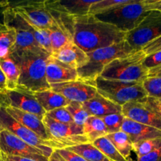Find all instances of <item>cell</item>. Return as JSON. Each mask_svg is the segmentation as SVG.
Wrapping results in <instances>:
<instances>
[{
	"label": "cell",
	"instance_id": "ba28073f",
	"mask_svg": "<svg viewBox=\"0 0 161 161\" xmlns=\"http://www.w3.org/2000/svg\"><path fill=\"white\" fill-rule=\"evenodd\" d=\"M9 6L14 8L30 25L39 29L49 30L53 27L58 26L47 6L46 1H20L9 3Z\"/></svg>",
	"mask_w": 161,
	"mask_h": 161
},
{
	"label": "cell",
	"instance_id": "c3c4849f",
	"mask_svg": "<svg viewBox=\"0 0 161 161\" xmlns=\"http://www.w3.org/2000/svg\"><path fill=\"white\" fill-rule=\"evenodd\" d=\"M2 25H3V24H2V25H0V27H1V26H2Z\"/></svg>",
	"mask_w": 161,
	"mask_h": 161
},
{
	"label": "cell",
	"instance_id": "277c9868",
	"mask_svg": "<svg viewBox=\"0 0 161 161\" xmlns=\"http://www.w3.org/2000/svg\"><path fill=\"white\" fill-rule=\"evenodd\" d=\"M135 50L127 41L124 40L119 43L87 53V63L77 69L78 80L95 86L96 79L100 76L107 64L113 60L127 56Z\"/></svg>",
	"mask_w": 161,
	"mask_h": 161
},
{
	"label": "cell",
	"instance_id": "4dcf8cb0",
	"mask_svg": "<svg viewBox=\"0 0 161 161\" xmlns=\"http://www.w3.org/2000/svg\"><path fill=\"white\" fill-rule=\"evenodd\" d=\"M65 108L69 111V113H70L73 122L77 125L83 126V127L90 115L84 109L83 104L80 103V102H70V103Z\"/></svg>",
	"mask_w": 161,
	"mask_h": 161
},
{
	"label": "cell",
	"instance_id": "60d3db41",
	"mask_svg": "<svg viewBox=\"0 0 161 161\" xmlns=\"http://www.w3.org/2000/svg\"><path fill=\"white\" fill-rule=\"evenodd\" d=\"M0 157L3 159V161H36L31 160V159L24 158V157H15V156H9L5 155V154L0 153Z\"/></svg>",
	"mask_w": 161,
	"mask_h": 161
},
{
	"label": "cell",
	"instance_id": "603a6c76",
	"mask_svg": "<svg viewBox=\"0 0 161 161\" xmlns=\"http://www.w3.org/2000/svg\"><path fill=\"white\" fill-rule=\"evenodd\" d=\"M83 134L90 143L108 135V130L102 118L90 116L83 125Z\"/></svg>",
	"mask_w": 161,
	"mask_h": 161
},
{
	"label": "cell",
	"instance_id": "d6986e66",
	"mask_svg": "<svg viewBox=\"0 0 161 161\" xmlns=\"http://www.w3.org/2000/svg\"><path fill=\"white\" fill-rule=\"evenodd\" d=\"M82 104L90 116L100 118L113 113H120L122 111V107L102 97L98 93L93 98Z\"/></svg>",
	"mask_w": 161,
	"mask_h": 161
},
{
	"label": "cell",
	"instance_id": "d6a6232c",
	"mask_svg": "<svg viewBox=\"0 0 161 161\" xmlns=\"http://www.w3.org/2000/svg\"><path fill=\"white\" fill-rule=\"evenodd\" d=\"M102 119L106 127L108 134H113L121 130L124 116L121 113H113V114L103 116Z\"/></svg>",
	"mask_w": 161,
	"mask_h": 161
},
{
	"label": "cell",
	"instance_id": "3957f363",
	"mask_svg": "<svg viewBox=\"0 0 161 161\" xmlns=\"http://www.w3.org/2000/svg\"><path fill=\"white\" fill-rule=\"evenodd\" d=\"M146 57L142 50H138L113 60L105 66L99 77L105 80L142 83L149 75V69L143 65Z\"/></svg>",
	"mask_w": 161,
	"mask_h": 161
},
{
	"label": "cell",
	"instance_id": "d590c367",
	"mask_svg": "<svg viewBox=\"0 0 161 161\" xmlns=\"http://www.w3.org/2000/svg\"><path fill=\"white\" fill-rule=\"evenodd\" d=\"M141 102H142L150 109H152L157 114V116L161 119V99L146 97V98L142 100Z\"/></svg>",
	"mask_w": 161,
	"mask_h": 161
},
{
	"label": "cell",
	"instance_id": "f546056e",
	"mask_svg": "<svg viewBox=\"0 0 161 161\" xmlns=\"http://www.w3.org/2000/svg\"><path fill=\"white\" fill-rule=\"evenodd\" d=\"M160 146L161 138H152V139L143 140V141L132 144V149L137 155V157L139 158L153 152Z\"/></svg>",
	"mask_w": 161,
	"mask_h": 161
},
{
	"label": "cell",
	"instance_id": "ac0fdd59",
	"mask_svg": "<svg viewBox=\"0 0 161 161\" xmlns=\"http://www.w3.org/2000/svg\"><path fill=\"white\" fill-rule=\"evenodd\" d=\"M51 56L64 64L72 66L76 70L83 67L88 61L87 53L77 47L73 42H69L65 47L53 52Z\"/></svg>",
	"mask_w": 161,
	"mask_h": 161
},
{
	"label": "cell",
	"instance_id": "44dd1931",
	"mask_svg": "<svg viewBox=\"0 0 161 161\" xmlns=\"http://www.w3.org/2000/svg\"><path fill=\"white\" fill-rule=\"evenodd\" d=\"M55 5L69 17L83 16L89 14L90 7L96 0H53Z\"/></svg>",
	"mask_w": 161,
	"mask_h": 161
},
{
	"label": "cell",
	"instance_id": "ab89813d",
	"mask_svg": "<svg viewBox=\"0 0 161 161\" xmlns=\"http://www.w3.org/2000/svg\"><path fill=\"white\" fill-rule=\"evenodd\" d=\"M146 11H157L161 14V0H142Z\"/></svg>",
	"mask_w": 161,
	"mask_h": 161
},
{
	"label": "cell",
	"instance_id": "e0dca14e",
	"mask_svg": "<svg viewBox=\"0 0 161 161\" xmlns=\"http://www.w3.org/2000/svg\"><path fill=\"white\" fill-rule=\"evenodd\" d=\"M121 130L127 135L132 144L152 138H161V130L124 117Z\"/></svg>",
	"mask_w": 161,
	"mask_h": 161
},
{
	"label": "cell",
	"instance_id": "bcb514c9",
	"mask_svg": "<svg viewBox=\"0 0 161 161\" xmlns=\"http://www.w3.org/2000/svg\"><path fill=\"white\" fill-rule=\"evenodd\" d=\"M9 2L8 1H0V8L3 7H6V6H9Z\"/></svg>",
	"mask_w": 161,
	"mask_h": 161
},
{
	"label": "cell",
	"instance_id": "cb8c5ba5",
	"mask_svg": "<svg viewBox=\"0 0 161 161\" xmlns=\"http://www.w3.org/2000/svg\"><path fill=\"white\" fill-rule=\"evenodd\" d=\"M83 157L86 161H110L92 143L86 142L65 148Z\"/></svg>",
	"mask_w": 161,
	"mask_h": 161
},
{
	"label": "cell",
	"instance_id": "7bdbcfd3",
	"mask_svg": "<svg viewBox=\"0 0 161 161\" xmlns=\"http://www.w3.org/2000/svg\"><path fill=\"white\" fill-rule=\"evenodd\" d=\"M6 90V77H5L4 73L0 67V91H4Z\"/></svg>",
	"mask_w": 161,
	"mask_h": 161
},
{
	"label": "cell",
	"instance_id": "7dc6e473",
	"mask_svg": "<svg viewBox=\"0 0 161 161\" xmlns=\"http://www.w3.org/2000/svg\"><path fill=\"white\" fill-rule=\"evenodd\" d=\"M0 161H3V159L1 158V157H0Z\"/></svg>",
	"mask_w": 161,
	"mask_h": 161
},
{
	"label": "cell",
	"instance_id": "681fc988",
	"mask_svg": "<svg viewBox=\"0 0 161 161\" xmlns=\"http://www.w3.org/2000/svg\"><path fill=\"white\" fill-rule=\"evenodd\" d=\"M1 92H2V91H0V93H1Z\"/></svg>",
	"mask_w": 161,
	"mask_h": 161
},
{
	"label": "cell",
	"instance_id": "836d02e7",
	"mask_svg": "<svg viewBox=\"0 0 161 161\" xmlns=\"http://www.w3.org/2000/svg\"><path fill=\"white\" fill-rule=\"evenodd\" d=\"M46 116L58 123H62V124L73 123L72 116H71L69 111L66 109L65 107L58 108L48 112V113H46Z\"/></svg>",
	"mask_w": 161,
	"mask_h": 161
},
{
	"label": "cell",
	"instance_id": "f1b7e54d",
	"mask_svg": "<svg viewBox=\"0 0 161 161\" xmlns=\"http://www.w3.org/2000/svg\"><path fill=\"white\" fill-rule=\"evenodd\" d=\"M131 0H96L90 7L89 14L92 15L102 14L122 5L130 3Z\"/></svg>",
	"mask_w": 161,
	"mask_h": 161
},
{
	"label": "cell",
	"instance_id": "484cf974",
	"mask_svg": "<svg viewBox=\"0 0 161 161\" xmlns=\"http://www.w3.org/2000/svg\"><path fill=\"white\" fill-rule=\"evenodd\" d=\"M47 31L49 32L50 42H51L52 53L65 47L69 42H73L72 35L67 30L61 27H53Z\"/></svg>",
	"mask_w": 161,
	"mask_h": 161
},
{
	"label": "cell",
	"instance_id": "d4e9b609",
	"mask_svg": "<svg viewBox=\"0 0 161 161\" xmlns=\"http://www.w3.org/2000/svg\"><path fill=\"white\" fill-rule=\"evenodd\" d=\"M106 138L112 142L114 147L117 149L118 152L124 157L127 160H129L132 149V142L126 133L122 130L113 134H108Z\"/></svg>",
	"mask_w": 161,
	"mask_h": 161
},
{
	"label": "cell",
	"instance_id": "30bf717a",
	"mask_svg": "<svg viewBox=\"0 0 161 161\" xmlns=\"http://www.w3.org/2000/svg\"><path fill=\"white\" fill-rule=\"evenodd\" d=\"M3 130L11 132L28 145L37 149L47 158H49L52 153L54 151V148L50 143L43 141L34 132L17 122L10 115H9L5 108L1 107L0 108V131Z\"/></svg>",
	"mask_w": 161,
	"mask_h": 161
},
{
	"label": "cell",
	"instance_id": "ffe728a7",
	"mask_svg": "<svg viewBox=\"0 0 161 161\" xmlns=\"http://www.w3.org/2000/svg\"><path fill=\"white\" fill-rule=\"evenodd\" d=\"M39 105L45 110L46 113L58 108L66 107L70 102L61 94L52 91L51 90L33 93Z\"/></svg>",
	"mask_w": 161,
	"mask_h": 161
},
{
	"label": "cell",
	"instance_id": "2e32d148",
	"mask_svg": "<svg viewBox=\"0 0 161 161\" xmlns=\"http://www.w3.org/2000/svg\"><path fill=\"white\" fill-rule=\"evenodd\" d=\"M46 75L47 83L50 85L78 80L76 69L55 59L51 55L47 61Z\"/></svg>",
	"mask_w": 161,
	"mask_h": 161
},
{
	"label": "cell",
	"instance_id": "7c38bea8",
	"mask_svg": "<svg viewBox=\"0 0 161 161\" xmlns=\"http://www.w3.org/2000/svg\"><path fill=\"white\" fill-rule=\"evenodd\" d=\"M0 153L36 161H48L40 151L6 130L0 131Z\"/></svg>",
	"mask_w": 161,
	"mask_h": 161
},
{
	"label": "cell",
	"instance_id": "f35d334b",
	"mask_svg": "<svg viewBox=\"0 0 161 161\" xmlns=\"http://www.w3.org/2000/svg\"><path fill=\"white\" fill-rule=\"evenodd\" d=\"M137 161H161V146L147 155L138 158Z\"/></svg>",
	"mask_w": 161,
	"mask_h": 161
},
{
	"label": "cell",
	"instance_id": "4316f807",
	"mask_svg": "<svg viewBox=\"0 0 161 161\" xmlns=\"http://www.w3.org/2000/svg\"><path fill=\"white\" fill-rule=\"evenodd\" d=\"M16 42L15 30L4 25L0 27V58L9 56Z\"/></svg>",
	"mask_w": 161,
	"mask_h": 161
},
{
	"label": "cell",
	"instance_id": "5bb4252c",
	"mask_svg": "<svg viewBox=\"0 0 161 161\" xmlns=\"http://www.w3.org/2000/svg\"><path fill=\"white\" fill-rule=\"evenodd\" d=\"M121 113L125 118L161 130V119L142 102H130L122 106Z\"/></svg>",
	"mask_w": 161,
	"mask_h": 161
},
{
	"label": "cell",
	"instance_id": "6da1fadb",
	"mask_svg": "<svg viewBox=\"0 0 161 161\" xmlns=\"http://www.w3.org/2000/svg\"><path fill=\"white\" fill-rule=\"evenodd\" d=\"M73 42L85 53L124 41L127 33L98 20L92 14L72 17Z\"/></svg>",
	"mask_w": 161,
	"mask_h": 161
},
{
	"label": "cell",
	"instance_id": "52a82bcc",
	"mask_svg": "<svg viewBox=\"0 0 161 161\" xmlns=\"http://www.w3.org/2000/svg\"><path fill=\"white\" fill-rule=\"evenodd\" d=\"M42 122L50 134L51 141L58 146V149L89 142L83 134V126L77 125L74 122L58 123L47 116H44Z\"/></svg>",
	"mask_w": 161,
	"mask_h": 161
},
{
	"label": "cell",
	"instance_id": "ee69618b",
	"mask_svg": "<svg viewBox=\"0 0 161 161\" xmlns=\"http://www.w3.org/2000/svg\"><path fill=\"white\" fill-rule=\"evenodd\" d=\"M48 161H66L62 158L56 151H53L50 157L48 158Z\"/></svg>",
	"mask_w": 161,
	"mask_h": 161
},
{
	"label": "cell",
	"instance_id": "8992f818",
	"mask_svg": "<svg viewBox=\"0 0 161 161\" xmlns=\"http://www.w3.org/2000/svg\"><path fill=\"white\" fill-rule=\"evenodd\" d=\"M97 93L122 107L130 102H138L148 97L142 83H128L118 80H105L97 77L95 80Z\"/></svg>",
	"mask_w": 161,
	"mask_h": 161
},
{
	"label": "cell",
	"instance_id": "5b68a950",
	"mask_svg": "<svg viewBox=\"0 0 161 161\" xmlns=\"http://www.w3.org/2000/svg\"><path fill=\"white\" fill-rule=\"evenodd\" d=\"M149 14V11L145 9L142 0H131L127 4L94 16L119 31L128 33L135 29Z\"/></svg>",
	"mask_w": 161,
	"mask_h": 161
},
{
	"label": "cell",
	"instance_id": "f907efd6",
	"mask_svg": "<svg viewBox=\"0 0 161 161\" xmlns=\"http://www.w3.org/2000/svg\"><path fill=\"white\" fill-rule=\"evenodd\" d=\"M0 108H1V106H0Z\"/></svg>",
	"mask_w": 161,
	"mask_h": 161
},
{
	"label": "cell",
	"instance_id": "b9f144b4",
	"mask_svg": "<svg viewBox=\"0 0 161 161\" xmlns=\"http://www.w3.org/2000/svg\"><path fill=\"white\" fill-rule=\"evenodd\" d=\"M148 77H161V65L149 69Z\"/></svg>",
	"mask_w": 161,
	"mask_h": 161
},
{
	"label": "cell",
	"instance_id": "8d00e7d4",
	"mask_svg": "<svg viewBox=\"0 0 161 161\" xmlns=\"http://www.w3.org/2000/svg\"><path fill=\"white\" fill-rule=\"evenodd\" d=\"M55 151L66 161H86L80 155L65 149V148L64 149H55Z\"/></svg>",
	"mask_w": 161,
	"mask_h": 161
},
{
	"label": "cell",
	"instance_id": "e575fe53",
	"mask_svg": "<svg viewBox=\"0 0 161 161\" xmlns=\"http://www.w3.org/2000/svg\"><path fill=\"white\" fill-rule=\"evenodd\" d=\"M143 65L147 69H153L161 65V50L146 55L143 61Z\"/></svg>",
	"mask_w": 161,
	"mask_h": 161
},
{
	"label": "cell",
	"instance_id": "f6af8a7d",
	"mask_svg": "<svg viewBox=\"0 0 161 161\" xmlns=\"http://www.w3.org/2000/svg\"><path fill=\"white\" fill-rule=\"evenodd\" d=\"M6 7H7V6H6ZM6 7L0 8V25L3 24V11H4V9H6Z\"/></svg>",
	"mask_w": 161,
	"mask_h": 161
},
{
	"label": "cell",
	"instance_id": "8fae6325",
	"mask_svg": "<svg viewBox=\"0 0 161 161\" xmlns=\"http://www.w3.org/2000/svg\"><path fill=\"white\" fill-rule=\"evenodd\" d=\"M0 106L26 112L38 116L41 119L46 116L45 110L39 105L33 93L18 88L14 91L6 90L2 91L0 93Z\"/></svg>",
	"mask_w": 161,
	"mask_h": 161
},
{
	"label": "cell",
	"instance_id": "7402d4cb",
	"mask_svg": "<svg viewBox=\"0 0 161 161\" xmlns=\"http://www.w3.org/2000/svg\"><path fill=\"white\" fill-rule=\"evenodd\" d=\"M0 67L6 77V90L14 91L18 87L20 69L15 61L9 57L0 58Z\"/></svg>",
	"mask_w": 161,
	"mask_h": 161
},
{
	"label": "cell",
	"instance_id": "1f68e13d",
	"mask_svg": "<svg viewBox=\"0 0 161 161\" xmlns=\"http://www.w3.org/2000/svg\"><path fill=\"white\" fill-rule=\"evenodd\" d=\"M142 86L148 97L161 99V77H148Z\"/></svg>",
	"mask_w": 161,
	"mask_h": 161
},
{
	"label": "cell",
	"instance_id": "4fadbf2b",
	"mask_svg": "<svg viewBox=\"0 0 161 161\" xmlns=\"http://www.w3.org/2000/svg\"><path fill=\"white\" fill-rule=\"evenodd\" d=\"M50 86L52 91L61 94L69 102L83 103L93 98L97 94L95 86L80 80L55 83Z\"/></svg>",
	"mask_w": 161,
	"mask_h": 161
},
{
	"label": "cell",
	"instance_id": "7a4b0ae2",
	"mask_svg": "<svg viewBox=\"0 0 161 161\" xmlns=\"http://www.w3.org/2000/svg\"><path fill=\"white\" fill-rule=\"evenodd\" d=\"M50 55L42 49L14 51L9 57L20 69L18 89L31 93L50 89L47 80V61Z\"/></svg>",
	"mask_w": 161,
	"mask_h": 161
},
{
	"label": "cell",
	"instance_id": "83f0119b",
	"mask_svg": "<svg viewBox=\"0 0 161 161\" xmlns=\"http://www.w3.org/2000/svg\"><path fill=\"white\" fill-rule=\"evenodd\" d=\"M92 144L97 149H98L110 161H128L118 152L117 149L106 138V136L95 140L93 142Z\"/></svg>",
	"mask_w": 161,
	"mask_h": 161
},
{
	"label": "cell",
	"instance_id": "9c48e42d",
	"mask_svg": "<svg viewBox=\"0 0 161 161\" xmlns=\"http://www.w3.org/2000/svg\"><path fill=\"white\" fill-rule=\"evenodd\" d=\"M160 36L161 14L157 11H149L135 29L127 33L125 40L134 50H138Z\"/></svg>",
	"mask_w": 161,
	"mask_h": 161
},
{
	"label": "cell",
	"instance_id": "9a60e30c",
	"mask_svg": "<svg viewBox=\"0 0 161 161\" xmlns=\"http://www.w3.org/2000/svg\"><path fill=\"white\" fill-rule=\"evenodd\" d=\"M5 109L17 122L34 132L43 141L50 143L54 148V150L58 149L57 145H55L51 141L50 134L47 131V127H45L43 122H42V119H39L38 116L31 114V113L20 111V110L16 109L14 108L8 107V108H5Z\"/></svg>",
	"mask_w": 161,
	"mask_h": 161
},
{
	"label": "cell",
	"instance_id": "74e56055",
	"mask_svg": "<svg viewBox=\"0 0 161 161\" xmlns=\"http://www.w3.org/2000/svg\"><path fill=\"white\" fill-rule=\"evenodd\" d=\"M142 50L144 51V53L146 55H149L153 53H155V52L160 51V50H161V36L159 37L158 39L149 42L146 47H143Z\"/></svg>",
	"mask_w": 161,
	"mask_h": 161
}]
</instances>
